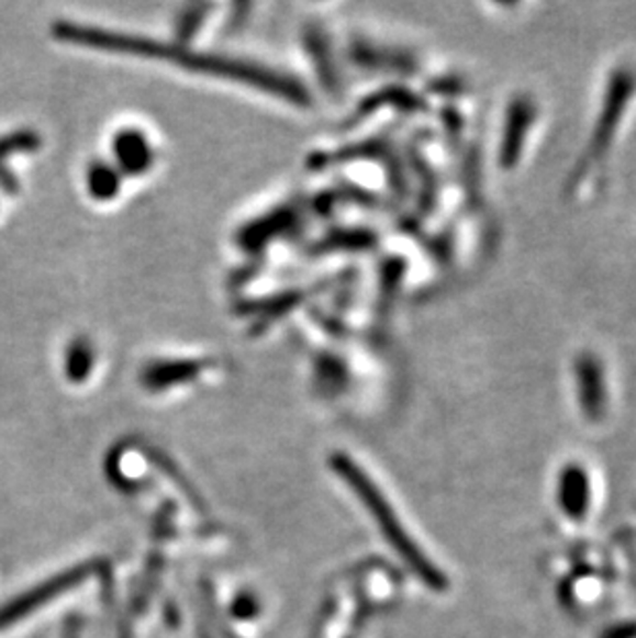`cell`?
Listing matches in <instances>:
<instances>
[{"label":"cell","instance_id":"obj_1","mask_svg":"<svg viewBox=\"0 0 636 638\" xmlns=\"http://www.w3.org/2000/svg\"><path fill=\"white\" fill-rule=\"evenodd\" d=\"M333 467L344 478L347 485L354 488V492L358 494L361 504L370 511V515L377 521L380 534L384 535L389 546L420 577V581L424 585L434 589V591L447 589L448 581L447 577L443 574V570L436 569L428 560V556L417 548V544L408 535V531L401 525V521L397 518L393 506L380 494L379 488L361 471L360 467L356 466L352 459L342 457V455L333 459Z\"/></svg>","mask_w":636,"mask_h":638},{"label":"cell","instance_id":"obj_2","mask_svg":"<svg viewBox=\"0 0 636 638\" xmlns=\"http://www.w3.org/2000/svg\"><path fill=\"white\" fill-rule=\"evenodd\" d=\"M636 91V72L628 67H620L612 70L605 93H603L602 110L593 126V133L589 138V154L593 159L600 157L610 149L612 141L616 137L622 116L631 104Z\"/></svg>","mask_w":636,"mask_h":638},{"label":"cell","instance_id":"obj_3","mask_svg":"<svg viewBox=\"0 0 636 638\" xmlns=\"http://www.w3.org/2000/svg\"><path fill=\"white\" fill-rule=\"evenodd\" d=\"M89 572H91L89 567H75V569L65 570L60 574L51 577L48 581L23 591L18 597L4 602V604L0 605V633L11 628L18 622L25 620L27 616H32L40 607H44V605L54 602L56 597H60L63 593L81 585Z\"/></svg>","mask_w":636,"mask_h":638},{"label":"cell","instance_id":"obj_4","mask_svg":"<svg viewBox=\"0 0 636 638\" xmlns=\"http://www.w3.org/2000/svg\"><path fill=\"white\" fill-rule=\"evenodd\" d=\"M572 374L581 412L593 424L602 422L607 412V387L602 360L591 351H583L574 358Z\"/></svg>","mask_w":636,"mask_h":638},{"label":"cell","instance_id":"obj_5","mask_svg":"<svg viewBox=\"0 0 636 638\" xmlns=\"http://www.w3.org/2000/svg\"><path fill=\"white\" fill-rule=\"evenodd\" d=\"M537 105L529 96H516L506 108V119L500 138L499 164L502 170H513L523 156L525 138L534 126Z\"/></svg>","mask_w":636,"mask_h":638},{"label":"cell","instance_id":"obj_6","mask_svg":"<svg viewBox=\"0 0 636 638\" xmlns=\"http://www.w3.org/2000/svg\"><path fill=\"white\" fill-rule=\"evenodd\" d=\"M556 501L560 511L570 521H577V523L585 521L589 506H591V482H589L585 467L568 463L567 467L560 469L558 483H556Z\"/></svg>","mask_w":636,"mask_h":638},{"label":"cell","instance_id":"obj_7","mask_svg":"<svg viewBox=\"0 0 636 638\" xmlns=\"http://www.w3.org/2000/svg\"><path fill=\"white\" fill-rule=\"evenodd\" d=\"M598 638H636V622L624 620L612 624V626L603 628L602 635Z\"/></svg>","mask_w":636,"mask_h":638}]
</instances>
